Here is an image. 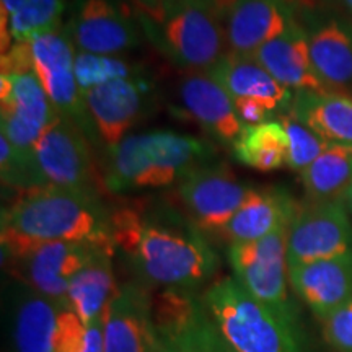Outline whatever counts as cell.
<instances>
[{
  "label": "cell",
  "mask_w": 352,
  "mask_h": 352,
  "mask_svg": "<svg viewBox=\"0 0 352 352\" xmlns=\"http://www.w3.org/2000/svg\"><path fill=\"white\" fill-rule=\"evenodd\" d=\"M111 236L142 284L197 290L219 270L217 253L199 228L171 206L114 208Z\"/></svg>",
  "instance_id": "obj_1"
},
{
  "label": "cell",
  "mask_w": 352,
  "mask_h": 352,
  "mask_svg": "<svg viewBox=\"0 0 352 352\" xmlns=\"http://www.w3.org/2000/svg\"><path fill=\"white\" fill-rule=\"evenodd\" d=\"M111 215L95 189L47 186L23 192L2 210L3 259L47 241L113 243Z\"/></svg>",
  "instance_id": "obj_2"
},
{
  "label": "cell",
  "mask_w": 352,
  "mask_h": 352,
  "mask_svg": "<svg viewBox=\"0 0 352 352\" xmlns=\"http://www.w3.org/2000/svg\"><path fill=\"white\" fill-rule=\"evenodd\" d=\"M214 157V145L192 135L170 131L127 135L108 148L103 184L114 195L166 188Z\"/></svg>",
  "instance_id": "obj_3"
},
{
  "label": "cell",
  "mask_w": 352,
  "mask_h": 352,
  "mask_svg": "<svg viewBox=\"0 0 352 352\" xmlns=\"http://www.w3.org/2000/svg\"><path fill=\"white\" fill-rule=\"evenodd\" d=\"M202 298L235 352H303L300 327H294L264 307L235 277L215 280Z\"/></svg>",
  "instance_id": "obj_4"
},
{
  "label": "cell",
  "mask_w": 352,
  "mask_h": 352,
  "mask_svg": "<svg viewBox=\"0 0 352 352\" xmlns=\"http://www.w3.org/2000/svg\"><path fill=\"white\" fill-rule=\"evenodd\" d=\"M151 33L165 56L191 72H208L228 54L217 0H175Z\"/></svg>",
  "instance_id": "obj_5"
},
{
  "label": "cell",
  "mask_w": 352,
  "mask_h": 352,
  "mask_svg": "<svg viewBox=\"0 0 352 352\" xmlns=\"http://www.w3.org/2000/svg\"><path fill=\"white\" fill-rule=\"evenodd\" d=\"M290 223H280L263 239L228 246L233 276L250 296L287 323L298 327V316L287 289V239Z\"/></svg>",
  "instance_id": "obj_6"
},
{
  "label": "cell",
  "mask_w": 352,
  "mask_h": 352,
  "mask_svg": "<svg viewBox=\"0 0 352 352\" xmlns=\"http://www.w3.org/2000/svg\"><path fill=\"white\" fill-rule=\"evenodd\" d=\"M33 70L59 116L72 121L88 140L98 135L88 116L83 94L76 78V54L69 34L59 30L41 33L28 41Z\"/></svg>",
  "instance_id": "obj_7"
},
{
  "label": "cell",
  "mask_w": 352,
  "mask_h": 352,
  "mask_svg": "<svg viewBox=\"0 0 352 352\" xmlns=\"http://www.w3.org/2000/svg\"><path fill=\"white\" fill-rule=\"evenodd\" d=\"M32 155L43 188L95 189L96 170L88 138L72 121L57 116L33 145Z\"/></svg>",
  "instance_id": "obj_8"
},
{
  "label": "cell",
  "mask_w": 352,
  "mask_h": 352,
  "mask_svg": "<svg viewBox=\"0 0 352 352\" xmlns=\"http://www.w3.org/2000/svg\"><path fill=\"white\" fill-rule=\"evenodd\" d=\"M352 253V219L344 199L300 206L290 223L287 270Z\"/></svg>",
  "instance_id": "obj_9"
},
{
  "label": "cell",
  "mask_w": 352,
  "mask_h": 352,
  "mask_svg": "<svg viewBox=\"0 0 352 352\" xmlns=\"http://www.w3.org/2000/svg\"><path fill=\"white\" fill-rule=\"evenodd\" d=\"M250 186L236 179L230 168L208 164L192 170L178 183V201L201 232L217 233L243 204Z\"/></svg>",
  "instance_id": "obj_10"
},
{
  "label": "cell",
  "mask_w": 352,
  "mask_h": 352,
  "mask_svg": "<svg viewBox=\"0 0 352 352\" xmlns=\"http://www.w3.org/2000/svg\"><path fill=\"white\" fill-rule=\"evenodd\" d=\"M101 246L114 245L90 241H47L32 246L19 256L8 258V264L21 284L28 285L51 300L67 305L70 280Z\"/></svg>",
  "instance_id": "obj_11"
},
{
  "label": "cell",
  "mask_w": 352,
  "mask_h": 352,
  "mask_svg": "<svg viewBox=\"0 0 352 352\" xmlns=\"http://www.w3.org/2000/svg\"><path fill=\"white\" fill-rule=\"evenodd\" d=\"M2 135L16 151L30 153L57 114L34 70L0 76Z\"/></svg>",
  "instance_id": "obj_12"
},
{
  "label": "cell",
  "mask_w": 352,
  "mask_h": 352,
  "mask_svg": "<svg viewBox=\"0 0 352 352\" xmlns=\"http://www.w3.org/2000/svg\"><path fill=\"white\" fill-rule=\"evenodd\" d=\"M228 54L252 57L296 23L294 0H217Z\"/></svg>",
  "instance_id": "obj_13"
},
{
  "label": "cell",
  "mask_w": 352,
  "mask_h": 352,
  "mask_svg": "<svg viewBox=\"0 0 352 352\" xmlns=\"http://www.w3.org/2000/svg\"><path fill=\"white\" fill-rule=\"evenodd\" d=\"M65 33L83 52L118 56L140 43V33L126 10L113 0H78Z\"/></svg>",
  "instance_id": "obj_14"
},
{
  "label": "cell",
  "mask_w": 352,
  "mask_h": 352,
  "mask_svg": "<svg viewBox=\"0 0 352 352\" xmlns=\"http://www.w3.org/2000/svg\"><path fill=\"white\" fill-rule=\"evenodd\" d=\"M151 83L144 78H120L83 91V101L100 142L114 147L144 113Z\"/></svg>",
  "instance_id": "obj_15"
},
{
  "label": "cell",
  "mask_w": 352,
  "mask_h": 352,
  "mask_svg": "<svg viewBox=\"0 0 352 352\" xmlns=\"http://www.w3.org/2000/svg\"><path fill=\"white\" fill-rule=\"evenodd\" d=\"M152 297L142 284L127 283L103 314L104 352H155Z\"/></svg>",
  "instance_id": "obj_16"
},
{
  "label": "cell",
  "mask_w": 352,
  "mask_h": 352,
  "mask_svg": "<svg viewBox=\"0 0 352 352\" xmlns=\"http://www.w3.org/2000/svg\"><path fill=\"white\" fill-rule=\"evenodd\" d=\"M311 64L329 94L352 96V23L336 16H314L303 25Z\"/></svg>",
  "instance_id": "obj_17"
},
{
  "label": "cell",
  "mask_w": 352,
  "mask_h": 352,
  "mask_svg": "<svg viewBox=\"0 0 352 352\" xmlns=\"http://www.w3.org/2000/svg\"><path fill=\"white\" fill-rule=\"evenodd\" d=\"M297 297L320 321L352 298V253L289 267Z\"/></svg>",
  "instance_id": "obj_18"
},
{
  "label": "cell",
  "mask_w": 352,
  "mask_h": 352,
  "mask_svg": "<svg viewBox=\"0 0 352 352\" xmlns=\"http://www.w3.org/2000/svg\"><path fill=\"white\" fill-rule=\"evenodd\" d=\"M179 98L189 116L210 138L223 145H235L243 132L232 96L208 72H191L179 85Z\"/></svg>",
  "instance_id": "obj_19"
},
{
  "label": "cell",
  "mask_w": 352,
  "mask_h": 352,
  "mask_svg": "<svg viewBox=\"0 0 352 352\" xmlns=\"http://www.w3.org/2000/svg\"><path fill=\"white\" fill-rule=\"evenodd\" d=\"M63 307L64 303L19 284L8 314V352H54L57 316Z\"/></svg>",
  "instance_id": "obj_20"
},
{
  "label": "cell",
  "mask_w": 352,
  "mask_h": 352,
  "mask_svg": "<svg viewBox=\"0 0 352 352\" xmlns=\"http://www.w3.org/2000/svg\"><path fill=\"white\" fill-rule=\"evenodd\" d=\"M300 206L280 188H252L219 236L228 245L248 243L270 235L280 223L292 222Z\"/></svg>",
  "instance_id": "obj_21"
},
{
  "label": "cell",
  "mask_w": 352,
  "mask_h": 352,
  "mask_svg": "<svg viewBox=\"0 0 352 352\" xmlns=\"http://www.w3.org/2000/svg\"><path fill=\"white\" fill-rule=\"evenodd\" d=\"M277 82L296 91H327L311 64L307 32L296 21L252 56Z\"/></svg>",
  "instance_id": "obj_22"
},
{
  "label": "cell",
  "mask_w": 352,
  "mask_h": 352,
  "mask_svg": "<svg viewBox=\"0 0 352 352\" xmlns=\"http://www.w3.org/2000/svg\"><path fill=\"white\" fill-rule=\"evenodd\" d=\"M232 100H258L266 103L272 111H284L292 103V91L258 64L254 57L227 54L208 70Z\"/></svg>",
  "instance_id": "obj_23"
},
{
  "label": "cell",
  "mask_w": 352,
  "mask_h": 352,
  "mask_svg": "<svg viewBox=\"0 0 352 352\" xmlns=\"http://www.w3.org/2000/svg\"><path fill=\"white\" fill-rule=\"evenodd\" d=\"M114 252V246H101L69 284L67 305L76 311L85 327L103 316L118 292L113 271Z\"/></svg>",
  "instance_id": "obj_24"
},
{
  "label": "cell",
  "mask_w": 352,
  "mask_h": 352,
  "mask_svg": "<svg viewBox=\"0 0 352 352\" xmlns=\"http://www.w3.org/2000/svg\"><path fill=\"white\" fill-rule=\"evenodd\" d=\"M289 113L329 144L352 147V98L329 91H296Z\"/></svg>",
  "instance_id": "obj_25"
},
{
  "label": "cell",
  "mask_w": 352,
  "mask_h": 352,
  "mask_svg": "<svg viewBox=\"0 0 352 352\" xmlns=\"http://www.w3.org/2000/svg\"><path fill=\"white\" fill-rule=\"evenodd\" d=\"M302 184L311 202L344 199L352 184V147L331 144L308 168Z\"/></svg>",
  "instance_id": "obj_26"
},
{
  "label": "cell",
  "mask_w": 352,
  "mask_h": 352,
  "mask_svg": "<svg viewBox=\"0 0 352 352\" xmlns=\"http://www.w3.org/2000/svg\"><path fill=\"white\" fill-rule=\"evenodd\" d=\"M289 140L280 121L246 126L233 145L236 160L263 173L283 168L287 162Z\"/></svg>",
  "instance_id": "obj_27"
},
{
  "label": "cell",
  "mask_w": 352,
  "mask_h": 352,
  "mask_svg": "<svg viewBox=\"0 0 352 352\" xmlns=\"http://www.w3.org/2000/svg\"><path fill=\"white\" fill-rule=\"evenodd\" d=\"M155 352H235L214 323L206 303L183 327L155 333Z\"/></svg>",
  "instance_id": "obj_28"
},
{
  "label": "cell",
  "mask_w": 352,
  "mask_h": 352,
  "mask_svg": "<svg viewBox=\"0 0 352 352\" xmlns=\"http://www.w3.org/2000/svg\"><path fill=\"white\" fill-rule=\"evenodd\" d=\"M64 8L65 0H26L8 25L13 43L30 41L41 33L59 30Z\"/></svg>",
  "instance_id": "obj_29"
},
{
  "label": "cell",
  "mask_w": 352,
  "mask_h": 352,
  "mask_svg": "<svg viewBox=\"0 0 352 352\" xmlns=\"http://www.w3.org/2000/svg\"><path fill=\"white\" fill-rule=\"evenodd\" d=\"M135 77H139L135 70L118 56L91 54L83 51L76 54V78L82 94L108 82Z\"/></svg>",
  "instance_id": "obj_30"
},
{
  "label": "cell",
  "mask_w": 352,
  "mask_h": 352,
  "mask_svg": "<svg viewBox=\"0 0 352 352\" xmlns=\"http://www.w3.org/2000/svg\"><path fill=\"white\" fill-rule=\"evenodd\" d=\"M279 121L283 122L285 134H287L289 152L285 166H289L290 170L302 173L331 145L307 126H303L300 121H297L290 113L283 114Z\"/></svg>",
  "instance_id": "obj_31"
},
{
  "label": "cell",
  "mask_w": 352,
  "mask_h": 352,
  "mask_svg": "<svg viewBox=\"0 0 352 352\" xmlns=\"http://www.w3.org/2000/svg\"><path fill=\"white\" fill-rule=\"evenodd\" d=\"M321 331L334 352H352V298L321 320Z\"/></svg>",
  "instance_id": "obj_32"
},
{
  "label": "cell",
  "mask_w": 352,
  "mask_h": 352,
  "mask_svg": "<svg viewBox=\"0 0 352 352\" xmlns=\"http://www.w3.org/2000/svg\"><path fill=\"white\" fill-rule=\"evenodd\" d=\"M87 327L69 305L59 311L54 334V352H82L85 347Z\"/></svg>",
  "instance_id": "obj_33"
},
{
  "label": "cell",
  "mask_w": 352,
  "mask_h": 352,
  "mask_svg": "<svg viewBox=\"0 0 352 352\" xmlns=\"http://www.w3.org/2000/svg\"><path fill=\"white\" fill-rule=\"evenodd\" d=\"M233 104H235L236 116L245 127L261 124L267 116L274 113L266 103L258 100H233Z\"/></svg>",
  "instance_id": "obj_34"
},
{
  "label": "cell",
  "mask_w": 352,
  "mask_h": 352,
  "mask_svg": "<svg viewBox=\"0 0 352 352\" xmlns=\"http://www.w3.org/2000/svg\"><path fill=\"white\" fill-rule=\"evenodd\" d=\"M173 2L175 0H132L145 20L153 25H160L166 19Z\"/></svg>",
  "instance_id": "obj_35"
},
{
  "label": "cell",
  "mask_w": 352,
  "mask_h": 352,
  "mask_svg": "<svg viewBox=\"0 0 352 352\" xmlns=\"http://www.w3.org/2000/svg\"><path fill=\"white\" fill-rule=\"evenodd\" d=\"M26 0H0V34H2V52L12 47L13 39L10 34V19L25 6Z\"/></svg>",
  "instance_id": "obj_36"
},
{
  "label": "cell",
  "mask_w": 352,
  "mask_h": 352,
  "mask_svg": "<svg viewBox=\"0 0 352 352\" xmlns=\"http://www.w3.org/2000/svg\"><path fill=\"white\" fill-rule=\"evenodd\" d=\"M82 352H104V336H103V316L95 323L87 327L85 347Z\"/></svg>",
  "instance_id": "obj_37"
},
{
  "label": "cell",
  "mask_w": 352,
  "mask_h": 352,
  "mask_svg": "<svg viewBox=\"0 0 352 352\" xmlns=\"http://www.w3.org/2000/svg\"><path fill=\"white\" fill-rule=\"evenodd\" d=\"M344 202H346L347 210H349L351 219H352V184H351L349 189H347V192L344 195Z\"/></svg>",
  "instance_id": "obj_38"
},
{
  "label": "cell",
  "mask_w": 352,
  "mask_h": 352,
  "mask_svg": "<svg viewBox=\"0 0 352 352\" xmlns=\"http://www.w3.org/2000/svg\"><path fill=\"white\" fill-rule=\"evenodd\" d=\"M340 3L342 6V8H344V10L347 12V15L351 16V20H352V0H340ZM352 23V21H351Z\"/></svg>",
  "instance_id": "obj_39"
}]
</instances>
